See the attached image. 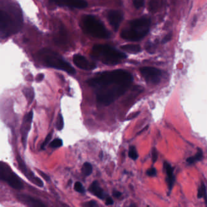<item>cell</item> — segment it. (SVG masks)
<instances>
[{"label": "cell", "instance_id": "20", "mask_svg": "<svg viewBox=\"0 0 207 207\" xmlns=\"http://www.w3.org/2000/svg\"><path fill=\"white\" fill-rule=\"evenodd\" d=\"M81 172L85 176H88L91 174L92 172V165L89 162H85L82 167Z\"/></svg>", "mask_w": 207, "mask_h": 207}, {"label": "cell", "instance_id": "3", "mask_svg": "<svg viewBox=\"0 0 207 207\" xmlns=\"http://www.w3.org/2000/svg\"><path fill=\"white\" fill-rule=\"evenodd\" d=\"M131 84V83L114 84L97 88V101L104 105H109L127 92Z\"/></svg>", "mask_w": 207, "mask_h": 207}, {"label": "cell", "instance_id": "29", "mask_svg": "<svg viewBox=\"0 0 207 207\" xmlns=\"http://www.w3.org/2000/svg\"><path fill=\"white\" fill-rule=\"evenodd\" d=\"M147 174L149 176H151V177L155 176L157 174V171H156V168H150V169L147 170Z\"/></svg>", "mask_w": 207, "mask_h": 207}, {"label": "cell", "instance_id": "4", "mask_svg": "<svg viewBox=\"0 0 207 207\" xmlns=\"http://www.w3.org/2000/svg\"><path fill=\"white\" fill-rule=\"evenodd\" d=\"M92 53L94 57L106 65H116L127 58L124 53L108 45H95L92 48Z\"/></svg>", "mask_w": 207, "mask_h": 207}, {"label": "cell", "instance_id": "13", "mask_svg": "<svg viewBox=\"0 0 207 207\" xmlns=\"http://www.w3.org/2000/svg\"><path fill=\"white\" fill-rule=\"evenodd\" d=\"M164 168L166 174V183L168 185L169 190L171 191L173 189L175 182V176L174 174L173 167L168 162H165L164 163Z\"/></svg>", "mask_w": 207, "mask_h": 207}, {"label": "cell", "instance_id": "23", "mask_svg": "<svg viewBox=\"0 0 207 207\" xmlns=\"http://www.w3.org/2000/svg\"><path fill=\"white\" fill-rule=\"evenodd\" d=\"M74 190L80 193H84L85 189L83 185L80 182H77L74 184Z\"/></svg>", "mask_w": 207, "mask_h": 207}, {"label": "cell", "instance_id": "21", "mask_svg": "<svg viewBox=\"0 0 207 207\" xmlns=\"http://www.w3.org/2000/svg\"><path fill=\"white\" fill-rule=\"evenodd\" d=\"M161 0H151L149 4L150 10L152 12L157 11L161 7Z\"/></svg>", "mask_w": 207, "mask_h": 207}, {"label": "cell", "instance_id": "32", "mask_svg": "<svg viewBox=\"0 0 207 207\" xmlns=\"http://www.w3.org/2000/svg\"><path fill=\"white\" fill-rule=\"evenodd\" d=\"M106 204L107 205H111L114 204V200L111 197H108L106 199Z\"/></svg>", "mask_w": 207, "mask_h": 207}, {"label": "cell", "instance_id": "19", "mask_svg": "<svg viewBox=\"0 0 207 207\" xmlns=\"http://www.w3.org/2000/svg\"><path fill=\"white\" fill-rule=\"evenodd\" d=\"M197 197L199 199L204 197L205 200V202L207 203V188L206 185L204 182H202L200 186L198 189Z\"/></svg>", "mask_w": 207, "mask_h": 207}, {"label": "cell", "instance_id": "15", "mask_svg": "<svg viewBox=\"0 0 207 207\" xmlns=\"http://www.w3.org/2000/svg\"><path fill=\"white\" fill-rule=\"evenodd\" d=\"M89 191L92 193L94 195L97 196L100 199H104L106 196V194L104 190L101 188L99 182L97 181H94L90 185L89 188Z\"/></svg>", "mask_w": 207, "mask_h": 207}, {"label": "cell", "instance_id": "9", "mask_svg": "<svg viewBox=\"0 0 207 207\" xmlns=\"http://www.w3.org/2000/svg\"><path fill=\"white\" fill-rule=\"evenodd\" d=\"M140 71L142 76L148 83L157 84L160 82L161 72L159 69L151 67H144L141 68Z\"/></svg>", "mask_w": 207, "mask_h": 207}, {"label": "cell", "instance_id": "25", "mask_svg": "<svg viewBox=\"0 0 207 207\" xmlns=\"http://www.w3.org/2000/svg\"><path fill=\"white\" fill-rule=\"evenodd\" d=\"M64 126V120L63 117L61 115H58V117L57 122V128L58 130H61L63 129Z\"/></svg>", "mask_w": 207, "mask_h": 207}, {"label": "cell", "instance_id": "1", "mask_svg": "<svg viewBox=\"0 0 207 207\" xmlns=\"http://www.w3.org/2000/svg\"><path fill=\"white\" fill-rule=\"evenodd\" d=\"M132 76L130 73L123 70L106 71L88 81L91 86L99 87L109 84L132 83Z\"/></svg>", "mask_w": 207, "mask_h": 207}, {"label": "cell", "instance_id": "28", "mask_svg": "<svg viewBox=\"0 0 207 207\" xmlns=\"http://www.w3.org/2000/svg\"><path fill=\"white\" fill-rule=\"evenodd\" d=\"M158 158V153L156 149H153L152 151V162L154 163L156 162Z\"/></svg>", "mask_w": 207, "mask_h": 207}, {"label": "cell", "instance_id": "24", "mask_svg": "<svg viewBox=\"0 0 207 207\" xmlns=\"http://www.w3.org/2000/svg\"><path fill=\"white\" fill-rule=\"evenodd\" d=\"M63 145V141L60 139H54L50 144V146L52 148H58L62 146Z\"/></svg>", "mask_w": 207, "mask_h": 207}, {"label": "cell", "instance_id": "17", "mask_svg": "<svg viewBox=\"0 0 207 207\" xmlns=\"http://www.w3.org/2000/svg\"><path fill=\"white\" fill-rule=\"evenodd\" d=\"M121 48L130 53L136 54L141 51V47L137 44H127L121 47Z\"/></svg>", "mask_w": 207, "mask_h": 207}, {"label": "cell", "instance_id": "12", "mask_svg": "<svg viewBox=\"0 0 207 207\" xmlns=\"http://www.w3.org/2000/svg\"><path fill=\"white\" fill-rule=\"evenodd\" d=\"M74 63L80 69L90 70L95 67L94 63L89 62L87 59L80 55H75L73 58Z\"/></svg>", "mask_w": 207, "mask_h": 207}, {"label": "cell", "instance_id": "35", "mask_svg": "<svg viewBox=\"0 0 207 207\" xmlns=\"http://www.w3.org/2000/svg\"><path fill=\"white\" fill-rule=\"evenodd\" d=\"M129 207H137V205H136V204H131L130 205H129Z\"/></svg>", "mask_w": 207, "mask_h": 207}, {"label": "cell", "instance_id": "26", "mask_svg": "<svg viewBox=\"0 0 207 207\" xmlns=\"http://www.w3.org/2000/svg\"><path fill=\"white\" fill-rule=\"evenodd\" d=\"M83 207H98V204L96 201L92 200L86 202L83 204Z\"/></svg>", "mask_w": 207, "mask_h": 207}, {"label": "cell", "instance_id": "16", "mask_svg": "<svg viewBox=\"0 0 207 207\" xmlns=\"http://www.w3.org/2000/svg\"><path fill=\"white\" fill-rule=\"evenodd\" d=\"M19 198L31 207H47L40 200L29 196L20 195Z\"/></svg>", "mask_w": 207, "mask_h": 207}, {"label": "cell", "instance_id": "10", "mask_svg": "<svg viewBox=\"0 0 207 207\" xmlns=\"http://www.w3.org/2000/svg\"><path fill=\"white\" fill-rule=\"evenodd\" d=\"M60 6L70 8L84 9L88 6V2L84 0H51Z\"/></svg>", "mask_w": 207, "mask_h": 207}, {"label": "cell", "instance_id": "22", "mask_svg": "<svg viewBox=\"0 0 207 207\" xmlns=\"http://www.w3.org/2000/svg\"><path fill=\"white\" fill-rule=\"evenodd\" d=\"M128 156L132 160H136L138 158V153L135 147H134V146L130 147V148L129 149Z\"/></svg>", "mask_w": 207, "mask_h": 207}, {"label": "cell", "instance_id": "18", "mask_svg": "<svg viewBox=\"0 0 207 207\" xmlns=\"http://www.w3.org/2000/svg\"><path fill=\"white\" fill-rule=\"evenodd\" d=\"M203 157V152L202 150L198 149V151L196 154L193 156L190 157L186 159V162L189 164H193L195 163L198 161H201Z\"/></svg>", "mask_w": 207, "mask_h": 207}, {"label": "cell", "instance_id": "34", "mask_svg": "<svg viewBox=\"0 0 207 207\" xmlns=\"http://www.w3.org/2000/svg\"><path fill=\"white\" fill-rule=\"evenodd\" d=\"M43 78H44V75L43 74H39L37 75L36 80L38 82H40L43 80Z\"/></svg>", "mask_w": 207, "mask_h": 207}, {"label": "cell", "instance_id": "6", "mask_svg": "<svg viewBox=\"0 0 207 207\" xmlns=\"http://www.w3.org/2000/svg\"><path fill=\"white\" fill-rule=\"evenodd\" d=\"M42 55L43 57V61L49 67L65 71L70 75L75 73L74 68L56 53L49 50H45Z\"/></svg>", "mask_w": 207, "mask_h": 207}, {"label": "cell", "instance_id": "33", "mask_svg": "<svg viewBox=\"0 0 207 207\" xmlns=\"http://www.w3.org/2000/svg\"><path fill=\"white\" fill-rule=\"evenodd\" d=\"M172 38V34H168L163 39V43H167L168 41H169Z\"/></svg>", "mask_w": 207, "mask_h": 207}, {"label": "cell", "instance_id": "5", "mask_svg": "<svg viewBox=\"0 0 207 207\" xmlns=\"http://www.w3.org/2000/svg\"><path fill=\"white\" fill-rule=\"evenodd\" d=\"M83 25L85 31L93 37L97 38H108L109 32L103 23L97 17L88 15L83 19Z\"/></svg>", "mask_w": 207, "mask_h": 207}, {"label": "cell", "instance_id": "11", "mask_svg": "<svg viewBox=\"0 0 207 207\" xmlns=\"http://www.w3.org/2000/svg\"><path fill=\"white\" fill-rule=\"evenodd\" d=\"M123 19V14L122 12L112 10L108 13V20L115 30H117L120 23Z\"/></svg>", "mask_w": 207, "mask_h": 207}, {"label": "cell", "instance_id": "30", "mask_svg": "<svg viewBox=\"0 0 207 207\" xmlns=\"http://www.w3.org/2000/svg\"><path fill=\"white\" fill-rule=\"evenodd\" d=\"M51 137H52V134H51V133L49 134V135L47 136V137H46V139H45V140L44 141L43 144L42 145H41V149H44V148H45V147L46 145L47 144V143L49 142V140H51Z\"/></svg>", "mask_w": 207, "mask_h": 207}, {"label": "cell", "instance_id": "31", "mask_svg": "<svg viewBox=\"0 0 207 207\" xmlns=\"http://www.w3.org/2000/svg\"><path fill=\"white\" fill-rule=\"evenodd\" d=\"M113 196H114L116 198H119L122 195V193L121 192H120L119 191H117V190H113Z\"/></svg>", "mask_w": 207, "mask_h": 207}, {"label": "cell", "instance_id": "2", "mask_svg": "<svg viewBox=\"0 0 207 207\" xmlns=\"http://www.w3.org/2000/svg\"><path fill=\"white\" fill-rule=\"evenodd\" d=\"M128 24L121 33L122 38L130 41H138L148 34L151 21L149 18L143 17L132 20Z\"/></svg>", "mask_w": 207, "mask_h": 207}, {"label": "cell", "instance_id": "7", "mask_svg": "<svg viewBox=\"0 0 207 207\" xmlns=\"http://www.w3.org/2000/svg\"><path fill=\"white\" fill-rule=\"evenodd\" d=\"M0 179L6 182L14 189L20 190L23 187L20 177L6 163L0 162Z\"/></svg>", "mask_w": 207, "mask_h": 207}, {"label": "cell", "instance_id": "27", "mask_svg": "<svg viewBox=\"0 0 207 207\" xmlns=\"http://www.w3.org/2000/svg\"><path fill=\"white\" fill-rule=\"evenodd\" d=\"M145 0H134L133 3L136 9L141 8L143 6Z\"/></svg>", "mask_w": 207, "mask_h": 207}, {"label": "cell", "instance_id": "14", "mask_svg": "<svg viewBox=\"0 0 207 207\" xmlns=\"http://www.w3.org/2000/svg\"><path fill=\"white\" fill-rule=\"evenodd\" d=\"M32 118H33V112L32 111L29 112L24 117V121L23 122V126L22 127L23 128V129H22L23 142L24 145H26L27 136L28 132L31 128L30 127H31V124L32 121Z\"/></svg>", "mask_w": 207, "mask_h": 207}, {"label": "cell", "instance_id": "8", "mask_svg": "<svg viewBox=\"0 0 207 207\" xmlns=\"http://www.w3.org/2000/svg\"><path fill=\"white\" fill-rule=\"evenodd\" d=\"M16 26L6 12L0 11V37H6L16 31Z\"/></svg>", "mask_w": 207, "mask_h": 207}]
</instances>
